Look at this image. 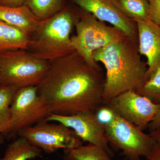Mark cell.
Returning <instances> with one entry per match:
<instances>
[{"label":"cell","instance_id":"obj_1","mask_svg":"<svg viewBox=\"0 0 160 160\" xmlns=\"http://www.w3.org/2000/svg\"><path fill=\"white\" fill-rule=\"evenodd\" d=\"M105 78L76 51L52 61L38 85L50 113L73 115L95 112L103 104Z\"/></svg>","mask_w":160,"mask_h":160},{"label":"cell","instance_id":"obj_2","mask_svg":"<svg viewBox=\"0 0 160 160\" xmlns=\"http://www.w3.org/2000/svg\"><path fill=\"white\" fill-rule=\"evenodd\" d=\"M134 39L125 36L93 52L96 62H101L106 73L103 104L128 91L138 92L146 80L148 67L141 59Z\"/></svg>","mask_w":160,"mask_h":160},{"label":"cell","instance_id":"obj_3","mask_svg":"<svg viewBox=\"0 0 160 160\" xmlns=\"http://www.w3.org/2000/svg\"><path fill=\"white\" fill-rule=\"evenodd\" d=\"M78 14V9L74 11L67 5L57 14L43 21L28 51L50 62L75 51L70 33Z\"/></svg>","mask_w":160,"mask_h":160},{"label":"cell","instance_id":"obj_4","mask_svg":"<svg viewBox=\"0 0 160 160\" xmlns=\"http://www.w3.org/2000/svg\"><path fill=\"white\" fill-rule=\"evenodd\" d=\"M95 113L113 150H121L120 155L132 160L147 157L155 143L149 134L123 119L106 105L100 107Z\"/></svg>","mask_w":160,"mask_h":160},{"label":"cell","instance_id":"obj_5","mask_svg":"<svg viewBox=\"0 0 160 160\" xmlns=\"http://www.w3.org/2000/svg\"><path fill=\"white\" fill-rule=\"evenodd\" d=\"M50 63L25 49L1 53L0 76L2 85L18 88L37 86L49 69Z\"/></svg>","mask_w":160,"mask_h":160},{"label":"cell","instance_id":"obj_6","mask_svg":"<svg viewBox=\"0 0 160 160\" xmlns=\"http://www.w3.org/2000/svg\"><path fill=\"white\" fill-rule=\"evenodd\" d=\"M75 24L76 34L71 38L72 45L88 64L98 68L99 67L92 58L93 52L126 36L114 27L107 26L88 12L79 8Z\"/></svg>","mask_w":160,"mask_h":160},{"label":"cell","instance_id":"obj_7","mask_svg":"<svg viewBox=\"0 0 160 160\" xmlns=\"http://www.w3.org/2000/svg\"><path fill=\"white\" fill-rule=\"evenodd\" d=\"M12 124L6 138H14L24 129L44 121L50 112L38 93L37 86L18 88L11 106Z\"/></svg>","mask_w":160,"mask_h":160},{"label":"cell","instance_id":"obj_8","mask_svg":"<svg viewBox=\"0 0 160 160\" xmlns=\"http://www.w3.org/2000/svg\"><path fill=\"white\" fill-rule=\"evenodd\" d=\"M18 135L47 154L82 145V140L72 129L62 123H50L45 120L22 129Z\"/></svg>","mask_w":160,"mask_h":160},{"label":"cell","instance_id":"obj_9","mask_svg":"<svg viewBox=\"0 0 160 160\" xmlns=\"http://www.w3.org/2000/svg\"><path fill=\"white\" fill-rule=\"evenodd\" d=\"M123 119L143 130L148 128L156 114L160 104L136 92L128 91L118 95L106 105Z\"/></svg>","mask_w":160,"mask_h":160},{"label":"cell","instance_id":"obj_10","mask_svg":"<svg viewBox=\"0 0 160 160\" xmlns=\"http://www.w3.org/2000/svg\"><path fill=\"white\" fill-rule=\"evenodd\" d=\"M45 121L62 123L72 129L82 141L102 147L111 158L114 153L105 136V130L95 112H81L70 116L50 113Z\"/></svg>","mask_w":160,"mask_h":160},{"label":"cell","instance_id":"obj_11","mask_svg":"<svg viewBox=\"0 0 160 160\" xmlns=\"http://www.w3.org/2000/svg\"><path fill=\"white\" fill-rule=\"evenodd\" d=\"M79 8L107 22L127 37L135 38L136 33L131 19L124 14L112 0H72Z\"/></svg>","mask_w":160,"mask_h":160},{"label":"cell","instance_id":"obj_12","mask_svg":"<svg viewBox=\"0 0 160 160\" xmlns=\"http://www.w3.org/2000/svg\"><path fill=\"white\" fill-rule=\"evenodd\" d=\"M136 22L138 32L139 52L147 59L146 80L160 68V26L149 18Z\"/></svg>","mask_w":160,"mask_h":160},{"label":"cell","instance_id":"obj_13","mask_svg":"<svg viewBox=\"0 0 160 160\" xmlns=\"http://www.w3.org/2000/svg\"><path fill=\"white\" fill-rule=\"evenodd\" d=\"M0 20L31 37L37 32L43 21L25 5L17 7L0 6Z\"/></svg>","mask_w":160,"mask_h":160},{"label":"cell","instance_id":"obj_14","mask_svg":"<svg viewBox=\"0 0 160 160\" xmlns=\"http://www.w3.org/2000/svg\"><path fill=\"white\" fill-rule=\"evenodd\" d=\"M33 42L29 34L0 20V54L18 49L28 50Z\"/></svg>","mask_w":160,"mask_h":160},{"label":"cell","instance_id":"obj_15","mask_svg":"<svg viewBox=\"0 0 160 160\" xmlns=\"http://www.w3.org/2000/svg\"><path fill=\"white\" fill-rule=\"evenodd\" d=\"M42 150L33 146L25 138L15 139L6 148L0 160H29L42 156Z\"/></svg>","mask_w":160,"mask_h":160},{"label":"cell","instance_id":"obj_16","mask_svg":"<svg viewBox=\"0 0 160 160\" xmlns=\"http://www.w3.org/2000/svg\"><path fill=\"white\" fill-rule=\"evenodd\" d=\"M18 89L13 86H0V133L5 138L12 124L11 104Z\"/></svg>","mask_w":160,"mask_h":160},{"label":"cell","instance_id":"obj_17","mask_svg":"<svg viewBox=\"0 0 160 160\" xmlns=\"http://www.w3.org/2000/svg\"><path fill=\"white\" fill-rule=\"evenodd\" d=\"M67 0H25L24 5L41 21L57 14L66 6Z\"/></svg>","mask_w":160,"mask_h":160},{"label":"cell","instance_id":"obj_18","mask_svg":"<svg viewBox=\"0 0 160 160\" xmlns=\"http://www.w3.org/2000/svg\"><path fill=\"white\" fill-rule=\"evenodd\" d=\"M63 158L65 160H112L103 148L90 143L65 150Z\"/></svg>","mask_w":160,"mask_h":160},{"label":"cell","instance_id":"obj_19","mask_svg":"<svg viewBox=\"0 0 160 160\" xmlns=\"http://www.w3.org/2000/svg\"><path fill=\"white\" fill-rule=\"evenodd\" d=\"M127 17L135 21L149 18V3L148 0H112Z\"/></svg>","mask_w":160,"mask_h":160},{"label":"cell","instance_id":"obj_20","mask_svg":"<svg viewBox=\"0 0 160 160\" xmlns=\"http://www.w3.org/2000/svg\"><path fill=\"white\" fill-rule=\"evenodd\" d=\"M137 93L160 104V68L150 74Z\"/></svg>","mask_w":160,"mask_h":160},{"label":"cell","instance_id":"obj_21","mask_svg":"<svg viewBox=\"0 0 160 160\" xmlns=\"http://www.w3.org/2000/svg\"><path fill=\"white\" fill-rule=\"evenodd\" d=\"M149 3L148 18L160 26V0H148Z\"/></svg>","mask_w":160,"mask_h":160},{"label":"cell","instance_id":"obj_22","mask_svg":"<svg viewBox=\"0 0 160 160\" xmlns=\"http://www.w3.org/2000/svg\"><path fill=\"white\" fill-rule=\"evenodd\" d=\"M146 158L147 160H160V146L158 144L154 143Z\"/></svg>","mask_w":160,"mask_h":160},{"label":"cell","instance_id":"obj_23","mask_svg":"<svg viewBox=\"0 0 160 160\" xmlns=\"http://www.w3.org/2000/svg\"><path fill=\"white\" fill-rule=\"evenodd\" d=\"M25 0H0V6L20 7L24 5Z\"/></svg>","mask_w":160,"mask_h":160},{"label":"cell","instance_id":"obj_24","mask_svg":"<svg viewBox=\"0 0 160 160\" xmlns=\"http://www.w3.org/2000/svg\"><path fill=\"white\" fill-rule=\"evenodd\" d=\"M160 128V104L159 108L153 120L149 123L148 128L149 132Z\"/></svg>","mask_w":160,"mask_h":160},{"label":"cell","instance_id":"obj_25","mask_svg":"<svg viewBox=\"0 0 160 160\" xmlns=\"http://www.w3.org/2000/svg\"><path fill=\"white\" fill-rule=\"evenodd\" d=\"M149 135L154 141V142L160 146V128L150 132Z\"/></svg>","mask_w":160,"mask_h":160},{"label":"cell","instance_id":"obj_26","mask_svg":"<svg viewBox=\"0 0 160 160\" xmlns=\"http://www.w3.org/2000/svg\"><path fill=\"white\" fill-rule=\"evenodd\" d=\"M5 138H5V136L4 135L2 134V133H0V145L4 144Z\"/></svg>","mask_w":160,"mask_h":160},{"label":"cell","instance_id":"obj_27","mask_svg":"<svg viewBox=\"0 0 160 160\" xmlns=\"http://www.w3.org/2000/svg\"><path fill=\"white\" fill-rule=\"evenodd\" d=\"M122 160H132L131 159H129L127 158H125V159H124Z\"/></svg>","mask_w":160,"mask_h":160},{"label":"cell","instance_id":"obj_28","mask_svg":"<svg viewBox=\"0 0 160 160\" xmlns=\"http://www.w3.org/2000/svg\"><path fill=\"white\" fill-rule=\"evenodd\" d=\"M1 85H2V83H1V76H0V86Z\"/></svg>","mask_w":160,"mask_h":160}]
</instances>
